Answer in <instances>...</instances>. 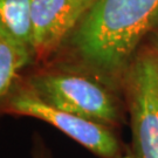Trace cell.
Masks as SVG:
<instances>
[{
	"label": "cell",
	"instance_id": "1",
	"mask_svg": "<svg viewBox=\"0 0 158 158\" xmlns=\"http://www.w3.org/2000/svg\"><path fill=\"white\" fill-rule=\"evenodd\" d=\"M157 25L158 0H96L74 31L72 45L91 68L117 74Z\"/></svg>",
	"mask_w": 158,
	"mask_h": 158
},
{
	"label": "cell",
	"instance_id": "2",
	"mask_svg": "<svg viewBox=\"0 0 158 158\" xmlns=\"http://www.w3.org/2000/svg\"><path fill=\"white\" fill-rule=\"evenodd\" d=\"M25 85L52 107L111 128L119 119L117 100L106 85L83 74L45 70Z\"/></svg>",
	"mask_w": 158,
	"mask_h": 158
},
{
	"label": "cell",
	"instance_id": "3",
	"mask_svg": "<svg viewBox=\"0 0 158 158\" xmlns=\"http://www.w3.org/2000/svg\"><path fill=\"white\" fill-rule=\"evenodd\" d=\"M2 110L44 121L69 136L101 158H121V147L111 128L52 107L26 85H17L7 95Z\"/></svg>",
	"mask_w": 158,
	"mask_h": 158
},
{
	"label": "cell",
	"instance_id": "4",
	"mask_svg": "<svg viewBox=\"0 0 158 158\" xmlns=\"http://www.w3.org/2000/svg\"><path fill=\"white\" fill-rule=\"evenodd\" d=\"M127 69L134 158H158V55L143 53Z\"/></svg>",
	"mask_w": 158,
	"mask_h": 158
},
{
	"label": "cell",
	"instance_id": "5",
	"mask_svg": "<svg viewBox=\"0 0 158 158\" xmlns=\"http://www.w3.org/2000/svg\"><path fill=\"white\" fill-rule=\"evenodd\" d=\"M96 0H31L34 59L56 49L79 26Z\"/></svg>",
	"mask_w": 158,
	"mask_h": 158
},
{
	"label": "cell",
	"instance_id": "6",
	"mask_svg": "<svg viewBox=\"0 0 158 158\" xmlns=\"http://www.w3.org/2000/svg\"><path fill=\"white\" fill-rule=\"evenodd\" d=\"M0 35L33 54L31 0H0Z\"/></svg>",
	"mask_w": 158,
	"mask_h": 158
},
{
	"label": "cell",
	"instance_id": "7",
	"mask_svg": "<svg viewBox=\"0 0 158 158\" xmlns=\"http://www.w3.org/2000/svg\"><path fill=\"white\" fill-rule=\"evenodd\" d=\"M33 59L32 53L0 35V98L11 93L19 73Z\"/></svg>",
	"mask_w": 158,
	"mask_h": 158
},
{
	"label": "cell",
	"instance_id": "8",
	"mask_svg": "<svg viewBox=\"0 0 158 158\" xmlns=\"http://www.w3.org/2000/svg\"><path fill=\"white\" fill-rule=\"evenodd\" d=\"M32 158H49L48 151L42 144V142L35 138L33 145V152H32Z\"/></svg>",
	"mask_w": 158,
	"mask_h": 158
},
{
	"label": "cell",
	"instance_id": "9",
	"mask_svg": "<svg viewBox=\"0 0 158 158\" xmlns=\"http://www.w3.org/2000/svg\"><path fill=\"white\" fill-rule=\"evenodd\" d=\"M121 158H134V156H132L131 151H128V152H125L124 155H122V157Z\"/></svg>",
	"mask_w": 158,
	"mask_h": 158
},
{
	"label": "cell",
	"instance_id": "10",
	"mask_svg": "<svg viewBox=\"0 0 158 158\" xmlns=\"http://www.w3.org/2000/svg\"><path fill=\"white\" fill-rule=\"evenodd\" d=\"M156 45L158 47V28H157V32H156Z\"/></svg>",
	"mask_w": 158,
	"mask_h": 158
}]
</instances>
